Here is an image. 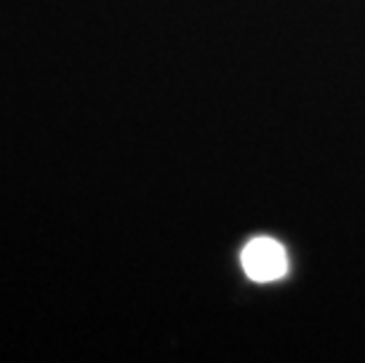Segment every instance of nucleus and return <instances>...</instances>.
Wrapping results in <instances>:
<instances>
[{
  "mask_svg": "<svg viewBox=\"0 0 365 363\" xmlns=\"http://www.w3.org/2000/svg\"><path fill=\"white\" fill-rule=\"evenodd\" d=\"M240 265L252 281H278L287 272V252L274 238H252L240 252Z\"/></svg>",
  "mask_w": 365,
  "mask_h": 363,
  "instance_id": "obj_1",
  "label": "nucleus"
}]
</instances>
